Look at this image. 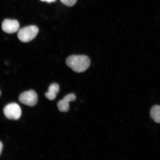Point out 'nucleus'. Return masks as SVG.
I'll use <instances>...</instances> for the list:
<instances>
[{
    "mask_svg": "<svg viewBox=\"0 0 160 160\" xmlns=\"http://www.w3.org/2000/svg\"><path fill=\"white\" fill-rule=\"evenodd\" d=\"M42 1L46 2L48 3L53 2H55L56 0H40Z\"/></svg>",
    "mask_w": 160,
    "mask_h": 160,
    "instance_id": "nucleus-10",
    "label": "nucleus"
},
{
    "mask_svg": "<svg viewBox=\"0 0 160 160\" xmlns=\"http://www.w3.org/2000/svg\"><path fill=\"white\" fill-rule=\"evenodd\" d=\"M19 99L23 104L33 107L37 104L38 95L35 91L30 90L21 93L19 97Z\"/></svg>",
    "mask_w": 160,
    "mask_h": 160,
    "instance_id": "nucleus-4",
    "label": "nucleus"
},
{
    "mask_svg": "<svg viewBox=\"0 0 160 160\" xmlns=\"http://www.w3.org/2000/svg\"><path fill=\"white\" fill-rule=\"evenodd\" d=\"M59 86L56 83H53L49 86L48 91L45 93V97L50 100H54L59 91Z\"/></svg>",
    "mask_w": 160,
    "mask_h": 160,
    "instance_id": "nucleus-7",
    "label": "nucleus"
},
{
    "mask_svg": "<svg viewBox=\"0 0 160 160\" xmlns=\"http://www.w3.org/2000/svg\"><path fill=\"white\" fill-rule=\"evenodd\" d=\"M66 63L73 71L81 73L88 68L91 61L87 56L73 55L67 58Z\"/></svg>",
    "mask_w": 160,
    "mask_h": 160,
    "instance_id": "nucleus-1",
    "label": "nucleus"
},
{
    "mask_svg": "<svg viewBox=\"0 0 160 160\" xmlns=\"http://www.w3.org/2000/svg\"><path fill=\"white\" fill-rule=\"evenodd\" d=\"M1 91H0V96H1Z\"/></svg>",
    "mask_w": 160,
    "mask_h": 160,
    "instance_id": "nucleus-12",
    "label": "nucleus"
},
{
    "mask_svg": "<svg viewBox=\"0 0 160 160\" xmlns=\"http://www.w3.org/2000/svg\"><path fill=\"white\" fill-rule=\"evenodd\" d=\"M2 148H3L2 144L1 142H0V155H1V152L2 151Z\"/></svg>",
    "mask_w": 160,
    "mask_h": 160,
    "instance_id": "nucleus-11",
    "label": "nucleus"
},
{
    "mask_svg": "<svg viewBox=\"0 0 160 160\" xmlns=\"http://www.w3.org/2000/svg\"><path fill=\"white\" fill-rule=\"evenodd\" d=\"M39 29L37 26H27L19 30L18 37L23 42H28L34 39L38 33Z\"/></svg>",
    "mask_w": 160,
    "mask_h": 160,
    "instance_id": "nucleus-2",
    "label": "nucleus"
},
{
    "mask_svg": "<svg viewBox=\"0 0 160 160\" xmlns=\"http://www.w3.org/2000/svg\"><path fill=\"white\" fill-rule=\"evenodd\" d=\"M5 117L11 120H18L21 117L22 111L20 106L16 103H11L5 106L3 109Z\"/></svg>",
    "mask_w": 160,
    "mask_h": 160,
    "instance_id": "nucleus-3",
    "label": "nucleus"
},
{
    "mask_svg": "<svg viewBox=\"0 0 160 160\" xmlns=\"http://www.w3.org/2000/svg\"><path fill=\"white\" fill-rule=\"evenodd\" d=\"M150 116L156 123H160V106H153L150 111Z\"/></svg>",
    "mask_w": 160,
    "mask_h": 160,
    "instance_id": "nucleus-8",
    "label": "nucleus"
},
{
    "mask_svg": "<svg viewBox=\"0 0 160 160\" xmlns=\"http://www.w3.org/2000/svg\"><path fill=\"white\" fill-rule=\"evenodd\" d=\"M76 97L74 94H69L65 96L62 100H60L57 103L58 108L61 112H67L69 109V103L75 101Z\"/></svg>",
    "mask_w": 160,
    "mask_h": 160,
    "instance_id": "nucleus-6",
    "label": "nucleus"
},
{
    "mask_svg": "<svg viewBox=\"0 0 160 160\" xmlns=\"http://www.w3.org/2000/svg\"><path fill=\"white\" fill-rule=\"evenodd\" d=\"M19 23L17 20L6 19L3 21L2 28L5 33H13L18 32L19 29Z\"/></svg>",
    "mask_w": 160,
    "mask_h": 160,
    "instance_id": "nucleus-5",
    "label": "nucleus"
},
{
    "mask_svg": "<svg viewBox=\"0 0 160 160\" xmlns=\"http://www.w3.org/2000/svg\"><path fill=\"white\" fill-rule=\"evenodd\" d=\"M77 0H60L61 2L67 7H71L77 3Z\"/></svg>",
    "mask_w": 160,
    "mask_h": 160,
    "instance_id": "nucleus-9",
    "label": "nucleus"
}]
</instances>
